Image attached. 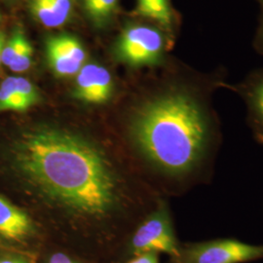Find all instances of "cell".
I'll list each match as a JSON object with an SVG mask.
<instances>
[{
  "instance_id": "1",
  "label": "cell",
  "mask_w": 263,
  "mask_h": 263,
  "mask_svg": "<svg viewBox=\"0 0 263 263\" xmlns=\"http://www.w3.org/2000/svg\"><path fill=\"white\" fill-rule=\"evenodd\" d=\"M0 177L48 244L91 263L124 252L161 196L113 132L42 118L0 140Z\"/></svg>"
},
{
  "instance_id": "2",
  "label": "cell",
  "mask_w": 263,
  "mask_h": 263,
  "mask_svg": "<svg viewBox=\"0 0 263 263\" xmlns=\"http://www.w3.org/2000/svg\"><path fill=\"white\" fill-rule=\"evenodd\" d=\"M203 85L171 82L135 102L115 132L136 168L163 197L210 184L223 143Z\"/></svg>"
},
{
  "instance_id": "3",
  "label": "cell",
  "mask_w": 263,
  "mask_h": 263,
  "mask_svg": "<svg viewBox=\"0 0 263 263\" xmlns=\"http://www.w3.org/2000/svg\"><path fill=\"white\" fill-rule=\"evenodd\" d=\"M180 245L175 229L169 198L162 197L156 207L133 230L123 253L127 258L138 254L155 253L167 254L170 259H174L179 255Z\"/></svg>"
},
{
  "instance_id": "4",
  "label": "cell",
  "mask_w": 263,
  "mask_h": 263,
  "mask_svg": "<svg viewBox=\"0 0 263 263\" xmlns=\"http://www.w3.org/2000/svg\"><path fill=\"white\" fill-rule=\"evenodd\" d=\"M263 259V244L246 243L235 238L181 243L171 263H247Z\"/></svg>"
},
{
  "instance_id": "5",
  "label": "cell",
  "mask_w": 263,
  "mask_h": 263,
  "mask_svg": "<svg viewBox=\"0 0 263 263\" xmlns=\"http://www.w3.org/2000/svg\"><path fill=\"white\" fill-rule=\"evenodd\" d=\"M163 47V36L156 28L132 26L118 39L116 55L119 61L130 66H152L158 63Z\"/></svg>"
},
{
  "instance_id": "6",
  "label": "cell",
  "mask_w": 263,
  "mask_h": 263,
  "mask_svg": "<svg viewBox=\"0 0 263 263\" xmlns=\"http://www.w3.org/2000/svg\"><path fill=\"white\" fill-rule=\"evenodd\" d=\"M0 239L31 251L48 244L45 236L28 213L2 194H0Z\"/></svg>"
},
{
  "instance_id": "7",
  "label": "cell",
  "mask_w": 263,
  "mask_h": 263,
  "mask_svg": "<svg viewBox=\"0 0 263 263\" xmlns=\"http://www.w3.org/2000/svg\"><path fill=\"white\" fill-rule=\"evenodd\" d=\"M114 93V80L109 70L97 64L82 66L76 76L72 98L87 105L108 104Z\"/></svg>"
},
{
  "instance_id": "8",
  "label": "cell",
  "mask_w": 263,
  "mask_h": 263,
  "mask_svg": "<svg viewBox=\"0 0 263 263\" xmlns=\"http://www.w3.org/2000/svg\"><path fill=\"white\" fill-rule=\"evenodd\" d=\"M46 58L54 74L65 78L78 73L85 65L87 54L77 38L60 34L46 40Z\"/></svg>"
},
{
  "instance_id": "9",
  "label": "cell",
  "mask_w": 263,
  "mask_h": 263,
  "mask_svg": "<svg viewBox=\"0 0 263 263\" xmlns=\"http://www.w3.org/2000/svg\"><path fill=\"white\" fill-rule=\"evenodd\" d=\"M43 101L37 86L26 77L8 76L0 82V114L27 112Z\"/></svg>"
},
{
  "instance_id": "10",
  "label": "cell",
  "mask_w": 263,
  "mask_h": 263,
  "mask_svg": "<svg viewBox=\"0 0 263 263\" xmlns=\"http://www.w3.org/2000/svg\"><path fill=\"white\" fill-rule=\"evenodd\" d=\"M73 0H30L29 11L43 27L60 28L71 16Z\"/></svg>"
},
{
  "instance_id": "11",
  "label": "cell",
  "mask_w": 263,
  "mask_h": 263,
  "mask_svg": "<svg viewBox=\"0 0 263 263\" xmlns=\"http://www.w3.org/2000/svg\"><path fill=\"white\" fill-rule=\"evenodd\" d=\"M249 108V125L254 141L263 146V76L242 89Z\"/></svg>"
},
{
  "instance_id": "12",
  "label": "cell",
  "mask_w": 263,
  "mask_h": 263,
  "mask_svg": "<svg viewBox=\"0 0 263 263\" xmlns=\"http://www.w3.org/2000/svg\"><path fill=\"white\" fill-rule=\"evenodd\" d=\"M136 12L143 18L153 20L163 28L170 29L173 24V14L169 0H137Z\"/></svg>"
},
{
  "instance_id": "13",
  "label": "cell",
  "mask_w": 263,
  "mask_h": 263,
  "mask_svg": "<svg viewBox=\"0 0 263 263\" xmlns=\"http://www.w3.org/2000/svg\"><path fill=\"white\" fill-rule=\"evenodd\" d=\"M118 0H83L87 16L97 26H104L117 8Z\"/></svg>"
},
{
  "instance_id": "14",
  "label": "cell",
  "mask_w": 263,
  "mask_h": 263,
  "mask_svg": "<svg viewBox=\"0 0 263 263\" xmlns=\"http://www.w3.org/2000/svg\"><path fill=\"white\" fill-rule=\"evenodd\" d=\"M28 41V37L26 36L24 30L21 28H15L9 39L6 40L3 48L2 65L8 67L11 62L18 55Z\"/></svg>"
},
{
  "instance_id": "15",
  "label": "cell",
  "mask_w": 263,
  "mask_h": 263,
  "mask_svg": "<svg viewBox=\"0 0 263 263\" xmlns=\"http://www.w3.org/2000/svg\"><path fill=\"white\" fill-rule=\"evenodd\" d=\"M33 47L28 41L11 62L8 68L14 73H24L29 70L33 63Z\"/></svg>"
},
{
  "instance_id": "16",
  "label": "cell",
  "mask_w": 263,
  "mask_h": 263,
  "mask_svg": "<svg viewBox=\"0 0 263 263\" xmlns=\"http://www.w3.org/2000/svg\"><path fill=\"white\" fill-rule=\"evenodd\" d=\"M44 263H90L66 250L56 248L48 253Z\"/></svg>"
},
{
  "instance_id": "17",
  "label": "cell",
  "mask_w": 263,
  "mask_h": 263,
  "mask_svg": "<svg viewBox=\"0 0 263 263\" xmlns=\"http://www.w3.org/2000/svg\"><path fill=\"white\" fill-rule=\"evenodd\" d=\"M124 263H159V254L155 253L138 254L128 258Z\"/></svg>"
},
{
  "instance_id": "18",
  "label": "cell",
  "mask_w": 263,
  "mask_h": 263,
  "mask_svg": "<svg viewBox=\"0 0 263 263\" xmlns=\"http://www.w3.org/2000/svg\"><path fill=\"white\" fill-rule=\"evenodd\" d=\"M0 263H32L28 256L19 254H6L0 256Z\"/></svg>"
},
{
  "instance_id": "19",
  "label": "cell",
  "mask_w": 263,
  "mask_h": 263,
  "mask_svg": "<svg viewBox=\"0 0 263 263\" xmlns=\"http://www.w3.org/2000/svg\"><path fill=\"white\" fill-rule=\"evenodd\" d=\"M7 38L4 32H0V66L2 65V52Z\"/></svg>"
},
{
  "instance_id": "20",
  "label": "cell",
  "mask_w": 263,
  "mask_h": 263,
  "mask_svg": "<svg viewBox=\"0 0 263 263\" xmlns=\"http://www.w3.org/2000/svg\"><path fill=\"white\" fill-rule=\"evenodd\" d=\"M0 22H1V14H0Z\"/></svg>"
},
{
  "instance_id": "21",
  "label": "cell",
  "mask_w": 263,
  "mask_h": 263,
  "mask_svg": "<svg viewBox=\"0 0 263 263\" xmlns=\"http://www.w3.org/2000/svg\"><path fill=\"white\" fill-rule=\"evenodd\" d=\"M7 1H13V0H7Z\"/></svg>"
}]
</instances>
